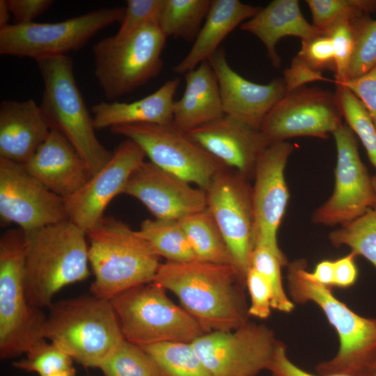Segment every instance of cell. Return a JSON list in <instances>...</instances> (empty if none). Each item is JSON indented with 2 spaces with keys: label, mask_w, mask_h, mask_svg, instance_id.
<instances>
[{
  "label": "cell",
  "mask_w": 376,
  "mask_h": 376,
  "mask_svg": "<svg viewBox=\"0 0 376 376\" xmlns=\"http://www.w3.org/2000/svg\"><path fill=\"white\" fill-rule=\"evenodd\" d=\"M278 343L270 329L248 322L232 331L205 333L191 345L212 376H257L267 370Z\"/></svg>",
  "instance_id": "4fadbf2b"
},
{
  "label": "cell",
  "mask_w": 376,
  "mask_h": 376,
  "mask_svg": "<svg viewBox=\"0 0 376 376\" xmlns=\"http://www.w3.org/2000/svg\"><path fill=\"white\" fill-rule=\"evenodd\" d=\"M24 233L27 299L34 307L49 308L61 288L90 274L86 233L70 220Z\"/></svg>",
  "instance_id": "3957f363"
},
{
  "label": "cell",
  "mask_w": 376,
  "mask_h": 376,
  "mask_svg": "<svg viewBox=\"0 0 376 376\" xmlns=\"http://www.w3.org/2000/svg\"><path fill=\"white\" fill-rule=\"evenodd\" d=\"M245 284L251 298L249 315L260 319L267 318L270 315L272 299V289L268 281L251 267L246 274Z\"/></svg>",
  "instance_id": "b9f144b4"
},
{
  "label": "cell",
  "mask_w": 376,
  "mask_h": 376,
  "mask_svg": "<svg viewBox=\"0 0 376 376\" xmlns=\"http://www.w3.org/2000/svg\"><path fill=\"white\" fill-rule=\"evenodd\" d=\"M111 303L126 340L139 346L166 342L191 343L205 334L198 322L152 282L130 288Z\"/></svg>",
  "instance_id": "ba28073f"
},
{
  "label": "cell",
  "mask_w": 376,
  "mask_h": 376,
  "mask_svg": "<svg viewBox=\"0 0 376 376\" xmlns=\"http://www.w3.org/2000/svg\"><path fill=\"white\" fill-rule=\"evenodd\" d=\"M366 17L356 21L340 22L325 33L331 38L332 42L336 65V79L334 82L336 84L343 82L346 79L354 49L358 25Z\"/></svg>",
  "instance_id": "f35d334b"
},
{
  "label": "cell",
  "mask_w": 376,
  "mask_h": 376,
  "mask_svg": "<svg viewBox=\"0 0 376 376\" xmlns=\"http://www.w3.org/2000/svg\"><path fill=\"white\" fill-rule=\"evenodd\" d=\"M287 93L304 86L314 81H327L321 72L313 70L301 57L297 55L289 68L283 72V78Z\"/></svg>",
  "instance_id": "ee69618b"
},
{
  "label": "cell",
  "mask_w": 376,
  "mask_h": 376,
  "mask_svg": "<svg viewBox=\"0 0 376 376\" xmlns=\"http://www.w3.org/2000/svg\"><path fill=\"white\" fill-rule=\"evenodd\" d=\"M332 134L337 152L334 188L312 217L314 223L325 226L342 225L376 207V178L361 160L355 134L342 124Z\"/></svg>",
  "instance_id": "5bb4252c"
},
{
  "label": "cell",
  "mask_w": 376,
  "mask_h": 376,
  "mask_svg": "<svg viewBox=\"0 0 376 376\" xmlns=\"http://www.w3.org/2000/svg\"><path fill=\"white\" fill-rule=\"evenodd\" d=\"M180 79L168 80L159 89L131 102H100L91 108L96 130L132 124L173 123V97Z\"/></svg>",
  "instance_id": "cb8c5ba5"
},
{
  "label": "cell",
  "mask_w": 376,
  "mask_h": 376,
  "mask_svg": "<svg viewBox=\"0 0 376 376\" xmlns=\"http://www.w3.org/2000/svg\"><path fill=\"white\" fill-rule=\"evenodd\" d=\"M23 165L48 189L64 200L92 177L87 164L74 146L54 129Z\"/></svg>",
  "instance_id": "7402d4cb"
},
{
  "label": "cell",
  "mask_w": 376,
  "mask_h": 376,
  "mask_svg": "<svg viewBox=\"0 0 376 376\" xmlns=\"http://www.w3.org/2000/svg\"><path fill=\"white\" fill-rule=\"evenodd\" d=\"M375 65L376 19H372L368 16L359 24L354 49L345 80L366 73Z\"/></svg>",
  "instance_id": "74e56055"
},
{
  "label": "cell",
  "mask_w": 376,
  "mask_h": 376,
  "mask_svg": "<svg viewBox=\"0 0 376 376\" xmlns=\"http://www.w3.org/2000/svg\"><path fill=\"white\" fill-rule=\"evenodd\" d=\"M140 347L155 361L162 376H212L191 343L166 342Z\"/></svg>",
  "instance_id": "4dcf8cb0"
},
{
  "label": "cell",
  "mask_w": 376,
  "mask_h": 376,
  "mask_svg": "<svg viewBox=\"0 0 376 376\" xmlns=\"http://www.w3.org/2000/svg\"><path fill=\"white\" fill-rule=\"evenodd\" d=\"M125 7H107L56 23L8 24L0 29V54L35 60L77 51L96 33L121 22Z\"/></svg>",
  "instance_id": "30bf717a"
},
{
  "label": "cell",
  "mask_w": 376,
  "mask_h": 376,
  "mask_svg": "<svg viewBox=\"0 0 376 376\" xmlns=\"http://www.w3.org/2000/svg\"><path fill=\"white\" fill-rule=\"evenodd\" d=\"M287 266L292 301L318 306L338 336L337 354L317 365L318 375L376 376V318L359 315L337 299L331 288L311 279L305 259L295 260Z\"/></svg>",
  "instance_id": "7a4b0ae2"
},
{
  "label": "cell",
  "mask_w": 376,
  "mask_h": 376,
  "mask_svg": "<svg viewBox=\"0 0 376 376\" xmlns=\"http://www.w3.org/2000/svg\"><path fill=\"white\" fill-rule=\"evenodd\" d=\"M152 282L174 293L205 333L232 331L249 322L244 283L233 265L166 261Z\"/></svg>",
  "instance_id": "6da1fadb"
},
{
  "label": "cell",
  "mask_w": 376,
  "mask_h": 376,
  "mask_svg": "<svg viewBox=\"0 0 376 376\" xmlns=\"http://www.w3.org/2000/svg\"><path fill=\"white\" fill-rule=\"evenodd\" d=\"M164 3V0H127L124 17L115 37L125 38L148 24H158Z\"/></svg>",
  "instance_id": "ab89813d"
},
{
  "label": "cell",
  "mask_w": 376,
  "mask_h": 376,
  "mask_svg": "<svg viewBox=\"0 0 376 376\" xmlns=\"http://www.w3.org/2000/svg\"><path fill=\"white\" fill-rule=\"evenodd\" d=\"M123 194L138 199L158 219L180 220L207 207L205 191L150 161L133 172Z\"/></svg>",
  "instance_id": "d6986e66"
},
{
  "label": "cell",
  "mask_w": 376,
  "mask_h": 376,
  "mask_svg": "<svg viewBox=\"0 0 376 376\" xmlns=\"http://www.w3.org/2000/svg\"><path fill=\"white\" fill-rule=\"evenodd\" d=\"M26 236L21 228L0 238V356L2 359L26 353L44 338L47 317L31 306L24 283Z\"/></svg>",
  "instance_id": "52a82bcc"
},
{
  "label": "cell",
  "mask_w": 376,
  "mask_h": 376,
  "mask_svg": "<svg viewBox=\"0 0 376 376\" xmlns=\"http://www.w3.org/2000/svg\"><path fill=\"white\" fill-rule=\"evenodd\" d=\"M212 0H164L158 26L168 37L194 41Z\"/></svg>",
  "instance_id": "f546056e"
},
{
  "label": "cell",
  "mask_w": 376,
  "mask_h": 376,
  "mask_svg": "<svg viewBox=\"0 0 376 376\" xmlns=\"http://www.w3.org/2000/svg\"><path fill=\"white\" fill-rule=\"evenodd\" d=\"M283 266L282 261L268 248L262 245L255 246L251 267L263 276L270 285L272 308L281 312L290 313L295 308V304L283 286L281 268Z\"/></svg>",
  "instance_id": "8d00e7d4"
},
{
  "label": "cell",
  "mask_w": 376,
  "mask_h": 376,
  "mask_svg": "<svg viewBox=\"0 0 376 376\" xmlns=\"http://www.w3.org/2000/svg\"><path fill=\"white\" fill-rule=\"evenodd\" d=\"M313 24L323 33L343 21H356L376 10V0H307Z\"/></svg>",
  "instance_id": "d6a6232c"
},
{
  "label": "cell",
  "mask_w": 376,
  "mask_h": 376,
  "mask_svg": "<svg viewBox=\"0 0 376 376\" xmlns=\"http://www.w3.org/2000/svg\"><path fill=\"white\" fill-rule=\"evenodd\" d=\"M88 260L95 280L93 295L111 300L120 293L152 283L160 256L136 230L113 217H103L86 233Z\"/></svg>",
  "instance_id": "277c9868"
},
{
  "label": "cell",
  "mask_w": 376,
  "mask_h": 376,
  "mask_svg": "<svg viewBox=\"0 0 376 376\" xmlns=\"http://www.w3.org/2000/svg\"><path fill=\"white\" fill-rule=\"evenodd\" d=\"M179 221L198 260L234 267L228 244L207 207Z\"/></svg>",
  "instance_id": "83f0119b"
},
{
  "label": "cell",
  "mask_w": 376,
  "mask_h": 376,
  "mask_svg": "<svg viewBox=\"0 0 376 376\" xmlns=\"http://www.w3.org/2000/svg\"><path fill=\"white\" fill-rule=\"evenodd\" d=\"M336 93L302 86L287 93L269 111L260 130L270 142L297 136L327 138L342 123Z\"/></svg>",
  "instance_id": "9a60e30c"
},
{
  "label": "cell",
  "mask_w": 376,
  "mask_h": 376,
  "mask_svg": "<svg viewBox=\"0 0 376 376\" xmlns=\"http://www.w3.org/2000/svg\"><path fill=\"white\" fill-rule=\"evenodd\" d=\"M0 218L24 232L69 220L64 199L29 173L22 164L0 157Z\"/></svg>",
  "instance_id": "2e32d148"
},
{
  "label": "cell",
  "mask_w": 376,
  "mask_h": 376,
  "mask_svg": "<svg viewBox=\"0 0 376 376\" xmlns=\"http://www.w3.org/2000/svg\"><path fill=\"white\" fill-rule=\"evenodd\" d=\"M187 133L226 167L248 180L253 178L258 159L271 143L260 128L227 115Z\"/></svg>",
  "instance_id": "ffe728a7"
},
{
  "label": "cell",
  "mask_w": 376,
  "mask_h": 376,
  "mask_svg": "<svg viewBox=\"0 0 376 376\" xmlns=\"http://www.w3.org/2000/svg\"><path fill=\"white\" fill-rule=\"evenodd\" d=\"M146 155L134 141L126 139L109 162L75 194L65 199L68 219L86 233L104 217L105 208L123 189Z\"/></svg>",
  "instance_id": "ac0fdd59"
},
{
  "label": "cell",
  "mask_w": 376,
  "mask_h": 376,
  "mask_svg": "<svg viewBox=\"0 0 376 376\" xmlns=\"http://www.w3.org/2000/svg\"><path fill=\"white\" fill-rule=\"evenodd\" d=\"M166 37L158 24H148L122 38H105L93 47L95 76L105 97L114 100L158 76Z\"/></svg>",
  "instance_id": "9c48e42d"
},
{
  "label": "cell",
  "mask_w": 376,
  "mask_h": 376,
  "mask_svg": "<svg viewBox=\"0 0 376 376\" xmlns=\"http://www.w3.org/2000/svg\"><path fill=\"white\" fill-rule=\"evenodd\" d=\"M240 29L258 38L265 45L272 65L280 66L276 45L280 39L295 36L301 40L323 33L304 17L297 0H274L240 25Z\"/></svg>",
  "instance_id": "484cf974"
},
{
  "label": "cell",
  "mask_w": 376,
  "mask_h": 376,
  "mask_svg": "<svg viewBox=\"0 0 376 376\" xmlns=\"http://www.w3.org/2000/svg\"><path fill=\"white\" fill-rule=\"evenodd\" d=\"M185 79L184 93L173 103L176 127L187 132L224 116L218 81L208 61L185 73Z\"/></svg>",
  "instance_id": "d4e9b609"
},
{
  "label": "cell",
  "mask_w": 376,
  "mask_h": 376,
  "mask_svg": "<svg viewBox=\"0 0 376 376\" xmlns=\"http://www.w3.org/2000/svg\"><path fill=\"white\" fill-rule=\"evenodd\" d=\"M10 11L16 24L33 22L53 3L52 0H7Z\"/></svg>",
  "instance_id": "f6af8a7d"
},
{
  "label": "cell",
  "mask_w": 376,
  "mask_h": 376,
  "mask_svg": "<svg viewBox=\"0 0 376 376\" xmlns=\"http://www.w3.org/2000/svg\"><path fill=\"white\" fill-rule=\"evenodd\" d=\"M307 274L313 281L331 288L334 283V260H321L316 265L313 272L308 271Z\"/></svg>",
  "instance_id": "c3c4849f"
},
{
  "label": "cell",
  "mask_w": 376,
  "mask_h": 376,
  "mask_svg": "<svg viewBox=\"0 0 376 376\" xmlns=\"http://www.w3.org/2000/svg\"><path fill=\"white\" fill-rule=\"evenodd\" d=\"M26 357L13 366L26 371L47 376L61 372L75 374L73 359L55 343L45 339L36 343L26 353Z\"/></svg>",
  "instance_id": "d590c367"
},
{
  "label": "cell",
  "mask_w": 376,
  "mask_h": 376,
  "mask_svg": "<svg viewBox=\"0 0 376 376\" xmlns=\"http://www.w3.org/2000/svg\"><path fill=\"white\" fill-rule=\"evenodd\" d=\"M75 373H69V372H61V373H54V374H52V375H47V376H75Z\"/></svg>",
  "instance_id": "f907efd6"
},
{
  "label": "cell",
  "mask_w": 376,
  "mask_h": 376,
  "mask_svg": "<svg viewBox=\"0 0 376 376\" xmlns=\"http://www.w3.org/2000/svg\"><path fill=\"white\" fill-rule=\"evenodd\" d=\"M44 338L85 367H97L125 340L111 301L95 295L52 304Z\"/></svg>",
  "instance_id": "5b68a950"
},
{
  "label": "cell",
  "mask_w": 376,
  "mask_h": 376,
  "mask_svg": "<svg viewBox=\"0 0 376 376\" xmlns=\"http://www.w3.org/2000/svg\"><path fill=\"white\" fill-rule=\"evenodd\" d=\"M295 149L286 141L271 143L257 162L252 187L256 245L268 248L285 266L288 263L279 246L277 233L290 199L285 168Z\"/></svg>",
  "instance_id": "e0dca14e"
},
{
  "label": "cell",
  "mask_w": 376,
  "mask_h": 376,
  "mask_svg": "<svg viewBox=\"0 0 376 376\" xmlns=\"http://www.w3.org/2000/svg\"><path fill=\"white\" fill-rule=\"evenodd\" d=\"M336 84L347 88L363 103L376 127V65L359 77Z\"/></svg>",
  "instance_id": "7bdbcfd3"
},
{
  "label": "cell",
  "mask_w": 376,
  "mask_h": 376,
  "mask_svg": "<svg viewBox=\"0 0 376 376\" xmlns=\"http://www.w3.org/2000/svg\"><path fill=\"white\" fill-rule=\"evenodd\" d=\"M313 70L321 72L326 70L335 72V56L331 38L321 34L301 40V47L297 54Z\"/></svg>",
  "instance_id": "60d3db41"
},
{
  "label": "cell",
  "mask_w": 376,
  "mask_h": 376,
  "mask_svg": "<svg viewBox=\"0 0 376 376\" xmlns=\"http://www.w3.org/2000/svg\"><path fill=\"white\" fill-rule=\"evenodd\" d=\"M110 130L136 143L157 166L204 191L214 176L226 168L173 123L123 125Z\"/></svg>",
  "instance_id": "8fae6325"
},
{
  "label": "cell",
  "mask_w": 376,
  "mask_h": 376,
  "mask_svg": "<svg viewBox=\"0 0 376 376\" xmlns=\"http://www.w3.org/2000/svg\"><path fill=\"white\" fill-rule=\"evenodd\" d=\"M329 240L334 246L350 247L356 256H363L376 268V207L340 225L329 233Z\"/></svg>",
  "instance_id": "1f68e13d"
},
{
  "label": "cell",
  "mask_w": 376,
  "mask_h": 376,
  "mask_svg": "<svg viewBox=\"0 0 376 376\" xmlns=\"http://www.w3.org/2000/svg\"><path fill=\"white\" fill-rule=\"evenodd\" d=\"M272 376H344L338 375H314L303 370L294 363L288 357L285 345L279 341L272 359L267 368Z\"/></svg>",
  "instance_id": "bcb514c9"
},
{
  "label": "cell",
  "mask_w": 376,
  "mask_h": 376,
  "mask_svg": "<svg viewBox=\"0 0 376 376\" xmlns=\"http://www.w3.org/2000/svg\"><path fill=\"white\" fill-rule=\"evenodd\" d=\"M44 83L40 107L52 129L60 132L87 164L92 176L111 159L113 152L97 139L93 117L77 85L68 55L36 60Z\"/></svg>",
  "instance_id": "8992f818"
},
{
  "label": "cell",
  "mask_w": 376,
  "mask_h": 376,
  "mask_svg": "<svg viewBox=\"0 0 376 376\" xmlns=\"http://www.w3.org/2000/svg\"><path fill=\"white\" fill-rule=\"evenodd\" d=\"M205 192L207 207L228 244L235 269L245 283L256 245L252 187L248 179L226 167L214 176Z\"/></svg>",
  "instance_id": "7c38bea8"
},
{
  "label": "cell",
  "mask_w": 376,
  "mask_h": 376,
  "mask_svg": "<svg viewBox=\"0 0 376 376\" xmlns=\"http://www.w3.org/2000/svg\"><path fill=\"white\" fill-rule=\"evenodd\" d=\"M105 376H162L152 358L125 339L100 366Z\"/></svg>",
  "instance_id": "836d02e7"
},
{
  "label": "cell",
  "mask_w": 376,
  "mask_h": 376,
  "mask_svg": "<svg viewBox=\"0 0 376 376\" xmlns=\"http://www.w3.org/2000/svg\"><path fill=\"white\" fill-rule=\"evenodd\" d=\"M208 62L218 81L224 115L260 129L267 114L287 93L283 79H275L267 84L247 80L230 66L221 48Z\"/></svg>",
  "instance_id": "44dd1931"
},
{
  "label": "cell",
  "mask_w": 376,
  "mask_h": 376,
  "mask_svg": "<svg viewBox=\"0 0 376 376\" xmlns=\"http://www.w3.org/2000/svg\"><path fill=\"white\" fill-rule=\"evenodd\" d=\"M343 116L359 137L376 170V127L363 103L347 88L336 84ZM376 178V176H375Z\"/></svg>",
  "instance_id": "e575fe53"
},
{
  "label": "cell",
  "mask_w": 376,
  "mask_h": 376,
  "mask_svg": "<svg viewBox=\"0 0 376 376\" xmlns=\"http://www.w3.org/2000/svg\"><path fill=\"white\" fill-rule=\"evenodd\" d=\"M355 254L352 252L334 260V286L347 288L352 286L358 279V268L355 263Z\"/></svg>",
  "instance_id": "7dc6e473"
},
{
  "label": "cell",
  "mask_w": 376,
  "mask_h": 376,
  "mask_svg": "<svg viewBox=\"0 0 376 376\" xmlns=\"http://www.w3.org/2000/svg\"><path fill=\"white\" fill-rule=\"evenodd\" d=\"M52 130L33 100H4L0 104V157L25 164Z\"/></svg>",
  "instance_id": "603a6c76"
},
{
  "label": "cell",
  "mask_w": 376,
  "mask_h": 376,
  "mask_svg": "<svg viewBox=\"0 0 376 376\" xmlns=\"http://www.w3.org/2000/svg\"><path fill=\"white\" fill-rule=\"evenodd\" d=\"M260 8L239 0H212L204 24L191 49L173 70L185 75L208 61L227 36L244 21L255 16Z\"/></svg>",
  "instance_id": "4316f807"
},
{
  "label": "cell",
  "mask_w": 376,
  "mask_h": 376,
  "mask_svg": "<svg viewBox=\"0 0 376 376\" xmlns=\"http://www.w3.org/2000/svg\"><path fill=\"white\" fill-rule=\"evenodd\" d=\"M137 231L156 253L167 261L197 260L179 220L148 219L142 221Z\"/></svg>",
  "instance_id": "f1b7e54d"
},
{
  "label": "cell",
  "mask_w": 376,
  "mask_h": 376,
  "mask_svg": "<svg viewBox=\"0 0 376 376\" xmlns=\"http://www.w3.org/2000/svg\"><path fill=\"white\" fill-rule=\"evenodd\" d=\"M11 13L9 9L7 0H0V29H2L9 24Z\"/></svg>",
  "instance_id": "681fc988"
}]
</instances>
